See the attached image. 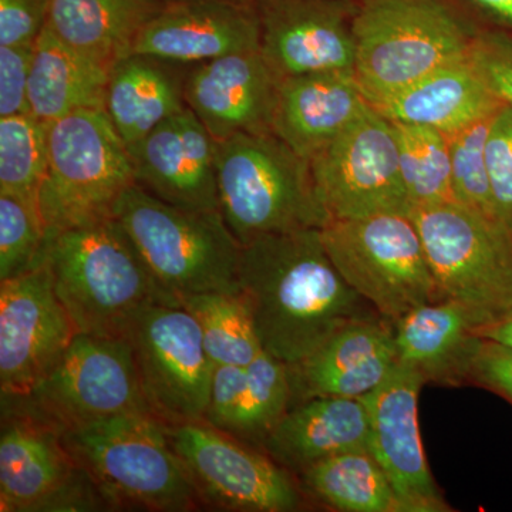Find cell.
Returning a JSON list of instances; mask_svg holds the SVG:
<instances>
[{"label":"cell","instance_id":"cell-32","mask_svg":"<svg viewBox=\"0 0 512 512\" xmlns=\"http://www.w3.org/2000/svg\"><path fill=\"white\" fill-rule=\"evenodd\" d=\"M392 123L396 130L400 174L410 211L454 200L450 138L433 128Z\"/></svg>","mask_w":512,"mask_h":512},{"label":"cell","instance_id":"cell-10","mask_svg":"<svg viewBox=\"0 0 512 512\" xmlns=\"http://www.w3.org/2000/svg\"><path fill=\"white\" fill-rule=\"evenodd\" d=\"M60 433L130 413H147L128 338L77 333L55 367L25 396H2Z\"/></svg>","mask_w":512,"mask_h":512},{"label":"cell","instance_id":"cell-34","mask_svg":"<svg viewBox=\"0 0 512 512\" xmlns=\"http://www.w3.org/2000/svg\"><path fill=\"white\" fill-rule=\"evenodd\" d=\"M46 227L35 198L0 194V281L45 262Z\"/></svg>","mask_w":512,"mask_h":512},{"label":"cell","instance_id":"cell-30","mask_svg":"<svg viewBox=\"0 0 512 512\" xmlns=\"http://www.w3.org/2000/svg\"><path fill=\"white\" fill-rule=\"evenodd\" d=\"M302 493L345 512H406L369 448H357L319 461L296 476Z\"/></svg>","mask_w":512,"mask_h":512},{"label":"cell","instance_id":"cell-17","mask_svg":"<svg viewBox=\"0 0 512 512\" xmlns=\"http://www.w3.org/2000/svg\"><path fill=\"white\" fill-rule=\"evenodd\" d=\"M426 384L412 367L397 362L373 392L363 397L369 417V450L392 481L406 512H444L431 476L419 424V396Z\"/></svg>","mask_w":512,"mask_h":512},{"label":"cell","instance_id":"cell-27","mask_svg":"<svg viewBox=\"0 0 512 512\" xmlns=\"http://www.w3.org/2000/svg\"><path fill=\"white\" fill-rule=\"evenodd\" d=\"M187 70L144 55H128L111 66L104 110L128 150L187 107Z\"/></svg>","mask_w":512,"mask_h":512},{"label":"cell","instance_id":"cell-37","mask_svg":"<svg viewBox=\"0 0 512 512\" xmlns=\"http://www.w3.org/2000/svg\"><path fill=\"white\" fill-rule=\"evenodd\" d=\"M471 62L494 96L512 110V36L487 30L477 32L470 52Z\"/></svg>","mask_w":512,"mask_h":512},{"label":"cell","instance_id":"cell-8","mask_svg":"<svg viewBox=\"0 0 512 512\" xmlns=\"http://www.w3.org/2000/svg\"><path fill=\"white\" fill-rule=\"evenodd\" d=\"M437 296L463 305L480 329L512 308V231L450 200L410 211ZM478 329V330H480Z\"/></svg>","mask_w":512,"mask_h":512},{"label":"cell","instance_id":"cell-6","mask_svg":"<svg viewBox=\"0 0 512 512\" xmlns=\"http://www.w3.org/2000/svg\"><path fill=\"white\" fill-rule=\"evenodd\" d=\"M157 284L181 305L204 293H239L241 248L221 211L175 207L134 184L114 205Z\"/></svg>","mask_w":512,"mask_h":512},{"label":"cell","instance_id":"cell-18","mask_svg":"<svg viewBox=\"0 0 512 512\" xmlns=\"http://www.w3.org/2000/svg\"><path fill=\"white\" fill-rule=\"evenodd\" d=\"M281 79L261 50L234 53L188 66L184 96L188 109L215 141L235 134L274 133Z\"/></svg>","mask_w":512,"mask_h":512},{"label":"cell","instance_id":"cell-24","mask_svg":"<svg viewBox=\"0 0 512 512\" xmlns=\"http://www.w3.org/2000/svg\"><path fill=\"white\" fill-rule=\"evenodd\" d=\"M357 448H369L363 399L312 397L288 410L262 451L296 477L319 461Z\"/></svg>","mask_w":512,"mask_h":512},{"label":"cell","instance_id":"cell-25","mask_svg":"<svg viewBox=\"0 0 512 512\" xmlns=\"http://www.w3.org/2000/svg\"><path fill=\"white\" fill-rule=\"evenodd\" d=\"M478 329L476 318L460 303H424L392 325L397 362L419 372L426 383H466Z\"/></svg>","mask_w":512,"mask_h":512},{"label":"cell","instance_id":"cell-42","mask_svg":"<svg viewBox=\"0 0 512 512\" xmlns=\"http://www.w3.org/2000/svg\"><path fill=\"white\" fill-rule=\"evenodd\" d=\"M478 335L483 336V338L497 340V342L512 348V308L505 312L501 318L478 330Z\"/></svg>","mask_w":512,"mask_h":512},{"label":"cell","instance_id":"cell-21","mask_svg":"<svg viewBox=\"0 0 512 512\" xmlns=\"http://www.w3.org/2000/svg\"><path fill=\"white\" fill-rule=\"evenodd\" d=\"M355 320L301 362L288 365L292 406L312 397L363 399L397 363L392 325ZM291 406V407H292Z\"/></svg>","mask_w":512,"mask_h":512},{"label":"cell","instance_id":"cell-14","mask_svg":"<svg viewBox=\"0 0 512 512\" xmlns=\"http://www.w3.org/2000/svg\"><path fill=\"white\" fill-rule=\"evenodd\" d=\"M320 201L330 220L407 214L392 121L370 107L311 160Z\"/></svg>","mask_w":512,"mask_h":512},{"label":"cell","instance_id":"cell-16","mask_svg":"<svg viewBox=\"0 0 512 512\" xmlns=\"http://www.w3.org/2000/svg\"><path fill=\"white\" fill-rule=\"evenodd\" d=\"M261 50L276 76L355 72L357 0H254Z\"/></svg>","mask_w":512,"mask_h":512},{"label":"cell","instance_id":"cell-22","mask_svg":"<svg viewBox=\"0 0 512 512\" xmlns=\"http://www.w3.org/2000/svg\"><path fill=\"white\" fill-rule=\"evenodd\" d=\"M291 406L288 365L262 352L247 366H214L204 421L262 450Z\"/></svg>","mask_w":512,"mask_h":512},{"label":"cell","instance_id":"cell-19","mask_svg":"<svg viewBox=\"0 0 512 512\" xmlns=\"http://www.w3.org/2000/svg\"><path fill=\"white\" fill-rule=\"evenodd\" d=\"M261 29L254 3L191 0L167 3L138 33L130 55L194 66L259 50Z\"/></svg>","mask_w":512,"mask_h":512},{"label":"cell","instance_id":"cell-31","mask_svg":"<svg viewBox=\"0 0 512 512\" xmlns=\"http://www.w3.org/2000/svg\"><path fill=\"white\" fill-rule=\"evenodd\" d=\"M181 306L197 319L214 366H247L264 352L239 293L190 296L181 301Z\"/></svg>","mask_w":512,"mask_h":512},{"label":"cell","instance_id":"cell-2","mask_svg":"<svg viewBox=\"0 0 512 512\" xmlns=\"http://www.w3.org/2000/svg\"><path fill=\"white\" fill-rule=\"evenodd\" d=\"M43 264L77 333L127 338L150 306H181L157 284L114 217L47 238Z\"/></svg>","mask_w":512,"mask_h":512},{"label":"cell","instance_id":"cell-44","mask_svg":"<svg viewBox=\"0 0 512 512\" xmlns=\"http://www.w3.org/2000/svg\"><path fill=\"white\" fill-rule=\"evenodd\" d=\"M247 2L252 3V2H254V0H247Z\"/></svg>","mask_w":512,"mask_h":512},{"label":"cell","instance_id":"cell-1","mask_svg":"<svg viewBox=\"0 0 512 512\" xmlns=\"http://www.w3.org/2000/svg\"><path fill=\"white\" fill-rule=\"evenodd\" d=\"M238 284L262 349L286 365L311 356L349 323L372 318L369 303L330 261L319 228L242 245Z\"/></svg>","mask_w":512,"mask_h":512},{"label":"cell","instance_id":"cell-39","mask_svg":"<svg viewBox=\"0 0 512 512\" xmlns=\"http://www.w3.org/2000/svg\"><path fill=\"white\" fill-rule=\"evenodd\" d=\"M47 15L49 0H0V46H35Z\"/></svg>","mask_w":512,"mask_h":512},{"label":"cell","instance_id":"cell-33","mask_svg":"<svg viewBox=\"0 0 512 512\" xmlns=\"http://www.w3.org/2000/svg\"><path fill=\"white\" fill-rule=\"evenodd\" d=\"M49 124L32 114L0 117V194L35 198L46 174Z\"/></svg>","mask_w":512,"mask_h":512},{"label":"cell","instance_id":"cell-20","mask_svg":"<svg viewBox=\"0 0 512 512\" xmlns=\"http://www.w3.org/2000/svg\"><path fill=\"white\" fill-rule=\"evenodd\" d=\"M128 151L136 184L154 197L187 210L220 211L215 140L188 107Z\"/></svg>","mask_w":512,"mask_h":512},{"label":"cell","instance_id":"cell-11","mask_svg":"<svg viewBox=\"0 0 512 512\" xmlns=\"http://www.w3.org/2000/svg\"><path fill=\"white\" fill-rule=\"evenodd\" d=\"M165 427L201 505L251 512H289L301 507L298 480L265 451L204 420L165 423Z\"/></svg>","mask_w":512,"mask_h":512},{"label":"cell","instance_id":"cell-13","mask_svg":"<svg viewBox=\"0 0 512 512\" xmlns=\"http://www.w3.org/2000/svg\"><path fill=\"white\" fill-rule=\"evenodd\" d=\"M127 338L153 416L167 424L204 420L214 363L197 319L183 306L153 305Z\"/></svg>","mask_w":512,"mask_h":512},{"label":"cell","instance_id":"cell-3","mask_svg":"<svg viewBox=\"0 0 512 512\" xmlns=\"http://www.w3.org/2000/svg\"><path fill=\"white\" fill-rule=\"evenodd\" d=\"M215 167L220 211L241 245L330 221L311 161L274 133L215 141Z\"/></svg>","mask_w":512,"mask_h":512},{"label":"cell","instance_id":"cell-15","mask_svg":"<svg viewBox=\"0 0 512 512\" xmlns=\"http://www.w3.org/2000/svg\"><path fill=\"white\" fill-rule=\"evenodd\" d=\"M77 335L46 264L0 281V390L25 396Z\"/></svg>","mask_w":512,"mask_h":512},{"label":"cell","instance_id":"cell-45","mask_svg":"<svg viewBox=\"0 0 512 512\" xmlns=\"http://www.w3.org/2000/svg\"><path fill=\"white\" fill-rule=\"evenodd\" d=\"M511 231H512V227H511Z\"/></svg>","mask_w":512,"mask_h":512},{"label":"cell","instance_id":"cell-12","mask_svg":"<svg viewBox=\"0 0 512 512\" xmlns=\"http://www.w3.org/2000/svg\"><path fill=\"white\" fill-rule=\"evenodd\" d=\"M89 474L77 466L62 433L2 402L0 511H107Z\"/></svg>","mask_w":512,"mask_h":512},{"label":"cell","instance_id":"cell-4","mask_svg":"<svg viewBox=\"0 0 512 512\" xmlns=\"http://www.w3.org/2000/svg\"><path fill=\"white\" fill-rule=\"evenodd\" d=\"M355 77L372 107L470 56L477 32L446 0H357Z\"/></svg>","mask_w":512,"mask_h":512},{"label":"cell","instance_id":"cell-43","mask_svg":"<svg viewBox=\"0 0 512 512\" xmlns=\"http://www.w3.org/2000/svg\"><path fill=\"white\" fill-rule=\"evenodd\" d=\"M160 2H163L165 5H167V3L191 2V0H160ZM242 2H247V0H242Z\"/></svg>","mask_w":512,"mask_h":512},{"label":"cell","instance_id":"cell-5","mask_svg":"<svg viewBox=\"0 0 512 512\" xmlns=\"http://www.w3.org/2000/svg\"><path fill=\"white\" fill-rule=\"evenodd\" d=\"M62 440L111 510L200 508L197 491L168 440L167 427L153 414L96 421L63 431Z\"/></svg>","mask_w":512,"mask_h":512},{"label":"cell","instance_id":"cell-38","mask_svg":"<svg viewBox=\"0 0 512 512\" xmlns=\"http://www.w3.org/2000/svg\"><path fill=\"white\" fill-rule=\"evenodd\" d=\"M35 46H0V117L29 111V77Z\"/></svg>","mask_w":512,"mask_h":512},{"label":"cell","instance_id":"cell-23","mask_svg":"<svg viewBox=\"0 0 512 512\" xmlns=\"http://www.w3.org/2000/svg\"><path fill=\"white\" fill-rule=\"evenodd\" d=\"M370 107L353 74L288 77L279 86L272 131L311 161Z\"/></svg>","mask_w":512,"mask_h":512},{"label":"cell","instance_id":"cell-41","mask_svg":"<svg viewBox=\"0 0 512 512\" xmlns=\"http://www.w3.org/2000/svg\"><path fill=\"white\" fill-rule=\"evenodd\" d=\"M484 18L512 30V0H464Z\"/></svg>","mask_w":512,"mask_h":512},{"label":"cell","instance_id":"cell-35","mask_svg":"<svg viewBox=\"0 0 512 512\" xmlns=\"http://www.w3.org/2000/svg\"><path fill=\"white\" fill-rule=\"evenodd\" d=\"M495 113L476 121L450 138L451 188L454 201L500 220L495 212L485 160V143Z\"/></svg>","mask_w":512,"mask_h":512},{"label":"cell","instance_id":"cell-40","mask_svg":"<svg viewBox=\"0 0 512 512\" xmlns=\"http://www.w3.org/2000/svg\"><path fill=\"white\" fill-rule=\"evenodd\" d=\"M468 382L494 390L512 402V348L480 336L468 367Z\"/></svg>","mask_w":512,"mask_h":512},{"label":"cell","instance_id":"cell-9","mask_svg":"<svg viewBox=\"0 0 512 512\" xmlns=\"http://www.w3.org/2000/svg\"><path fill=\"white\" fill-rule=\"evenodd\" d=\"M320 235L346 284L390 325L417 306L439 301L410 215L330 220Z\"/></svg>","mask_w":512,"mask_h":512},{"label":"cell","instance_id":"cell-29","mask_svg":"<svg viewBox=\"0 0 512 512\" xmlns=\"http://www.w3.org/2000/svg\"><path fill=\"white\" fill-rule=\"evenodd\" d=\"M165 3L160 0H49L46 28L111 69Z\"/></svg>","mask_w":512,"mask_h":512},{"label":"cell","instance_id":"cell-7","mask_svg":"<svg viewBox=\"0 0 512 512\" xmlns=\"http://www.w3.org/2000/svg\"><path fill=\"white\" fill-rule=\"evenodd\" d=\"M47 140L46 174L37 192L46 239L113 217L136 178L130 151L106 110L74 111L49 124Z\"/></svg>","mask_w":512,"mask_h":512},{"label":"cell","instance_id":"cell-28","mask_svg":"<svg viewBox=\"0 0 512 512\" xmlns=\"http://www.w3.org/2000/svg\"><path fill=\"white\" fill-rule=\"evenodd\" d=\"M109 73L106 66L45 28L30 69V114L52 124L74 111L104 109Z\"/></svg>","mask_w":512,"mask_h":512},{"label":"cell","instance_id":"cell-26","mask_svg":"<svg viewBox=\"0 0 512 512\" xmlns=\"http://www.w3.org/2000/svg\"><path fill=\"white\" fill-rule=\"evenodd\" d=\"M501 106L468 56L434 70L373 109L394 123L433 128L451 138Z\"/></svg>","mask_w":512,"mask_h":512},{"label":"cell","instance_id":"cell-36","mask_svg":"<svg viewBox=\"0 0 512 512\" xmlns=\"http://www.w3.org/2000/svg\"><path fill=\"white\" fill-rule=\"evenodd\" d=\"M488 177L495 212L508 227H512V110L501 106L495 113L485 143Z\"/></svg>","mask_w":512,"mask_h":512}]
</instances>
